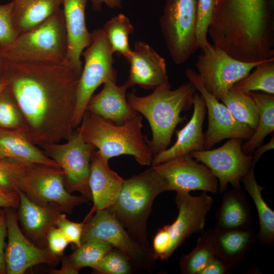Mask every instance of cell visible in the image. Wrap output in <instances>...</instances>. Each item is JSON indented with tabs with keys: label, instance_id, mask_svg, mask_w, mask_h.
I'll return each instance as SVG.
<instances>
[{
	"label": "cell",
	"instance_id": "23",
	"mask_svg": "<svg viewBox=\"0 0 274 274\" xmlns=\"http://www.w3.org/2000/svg\"><path fill=\"white\" fill-rule=\"evenodd\" d=\"M116 83L111 81L104 83L101 91L91 96L86 111L121 125L131 120L139 113L129 106L127 100L126 93L130 88L129 85L126 82L118 86Z\"/></svg>",
	"mask_w": 274,
	"mask_h": 274
},
{
	"label": "cell",
	"instance_id": "46",
	"mask_svg": "<svg viewBox=\"0 0 274 274\" xmlns=\"http://www.w3.org/2000/svg\"><path fill=\"white\" fill-rule=\"evenodd\" d=\"M274 147V138L270 139L269 142L263 146H259L254 151L253 153L252 164L255 166L257 162L259 160L264 153L268 150L273 149Z\"/></svg>",
	"mask_w": 274,
	"mask_h": 274
},
{
	"label": "cell",
	"instance_id": "34",
	"mask_svg": "<svg viewBox=\"0 0 274 274\" xmlns=\"http://www.w3.org/2000/svg\"><path fill=\"white\" fill-rule=\"evenodd\" d=\"M214 255L212 245L207 235L202 231L194 249L181 258L180 263L181 273L200 274Z\"/></svg>",
	"mask_w": 274,
	"mask_h": 274
},
{
	"label": "cell",
	"instance_id": "14",
	"mask_svg": "<svg viewBox=\"0 0 274 274\" xmlns=\"http://www.w3.org/2000/svg\"><path fill=\"white\" fill-rule=\"evenodd\" d=\"M243 140L231 138L218 148L189 153L211 170L219 181L220 192L224 191L228 184L235 189H241L242 178L254 166L252 164L253 156L243 150Z\"/></svg>",
	"mask_w": 274,
	"mask_h": 274
},
{
	"label": "cell",
	"instance_id": "22",
	"mask_svg": "<svg viewBox=\"0 0 274 274\" xmlns=\"http://www.w3.org/2000/svg\"><path fill=\"white\" fill-rule=\"evenodd\" d=\"M108 162L98 151L92 153L89 186L93 206L83 222L96 211L112 206L120 193L124 179L109 167Z\"/></svg>",
	"mask_w": 274,
	"mask_h": 274
},
{
	"label": "cell",
	"instance_id": "18",
	"mask_svg": "<svg viewBox=\"0 0 274 274\" xmlns=\"http://www.w3.org/2000/svg\"><path fill=\"white\" fill-rule=\"evenodd\" d=\"M126 59L130 64L126 82L130 87L138 85L145 89H154L169 83L164 58L147 43L136 42Z\"/></svg>",
	"mask_w": 274,
	"mask_h": 274
},
{
	"label": "cell",
	"instance_id": "12",
	"mask_svg": "<svg viewBox=\"0 0 274 274\" xmlns=\"http://www.w3.org/2000/svg\"><path fill=\"white\" fill-rule=\"evenodd\" d=\"M195 66L206 89L219 100L237 82L248 76L257 65L236 59L209 42L201 49Z\"/></svg>",
	"mask_w": 274,
	"mask_h": 274
},
{
	"label": "cell",
	"instance_id": "6",
	"mask_svg": "<svg viewBox=\"0 0 274 274\" xmlns=\"http://www.w3.org/2000/svg\"><path fill=\"white\" fill-rule=\"evenodd\" d=\"M67 37L62 9L37 27L17 36L1 55L9 61L65 63Z\"/></svg>",
	"mask_w": 274,
	"mask_h": 274
},
{
	"label": "cell",
	"instance_id": "30",
	"mask_svg": "<svg viewBox=\"0 0 274 274\" xmlns=\"http://www.w3.org/2000/svg\"><path fill=\"white\" fill-rule=\"evenodd\" d=\"M220 100L235 119L255 130L258 123L259 113L257 106L249 92H243L232 87Z\"/></svg>",
	"mask_w": 274,
	"mask_h": 274
},
{
	"label": "cell",
	"instance_id": "44",
	"mask_svg": "<svg viewBox=\"0 0 274 274\" xmlns=\"http://www.w3.org/2000/svg\"><path fill=\"white\" fill-rule=\"evenodd\" d=\"M19 202V196L17 192L0 191V208H18Z\"/></svg>",
	"mask_w": 274,
	"mask_h": 274
},
{
	"label": "cell",
	"instance_id": "5",
	"mask_svg": "<svg viewBox=\"0 0 274 274\" xmlns=\"http://www.w3.org/2000/svg\"><path fill=\"white\" fill-rule=\"evenodd\" d=\"M167 191V186L151 166L124 180L115 202L107 209L120 222L132 238L149 248L147 224L155 198Z\"/></svg>",
	"mask_w": 274,
	"mask_h": 274
},
{
	"label": "cell",
	"instance_id": "15",
	"mask_svg": "<svg viewBox=\"0 0 274 274\" xmlns=\"http://www.w3.org/2000/svg\"><path fill=\"white\" fill-rule=\"evenodd\" d=\"M190 82L202 96L208 114V127L204 134V149H210L226 139L248 140L254 132L249 126L238 122L227 108L204 88L197 72L188 68L185 72Z\"/></svg>",
	"mask_w": 274,
	"mask_h": 274
},
{
	"label": "cell",
	"instance_id": "20",
	"mask_svg": "<svg viewBox=\"0 0 274 274\" xmlns=\"http://www.w3.org/2000/svg\"><path fill=\"white\" fill-rule=\"evenodd\" d=\"M17 192L20 200L17 214L23 230L35 244L46 248L48 232L51 227L55 226L58 216L63 212L62 209L55 203H38L22 191L18 190Z\"/></svg>",
	"mask_w": 274,
	"mask_h": 274
},
{
	"label": "cell",
	"instance_id": "13",
	"mask_svg": "<svg viewBox=\"0 0 274 274\" xmlns=\"http://www.w3.org/2000/svg\"><path fill=\"white\" fill-rule=\"evenodd\" d=\"M18 190L38 203L57 204L65 213H71L74 207L90 201L82 195H72L67 190L60 168L43 164H27Z\"/></svg>",
	"mask_w": 274,
	"mask_h": 274
},
{
	"label": "cell",
	"instance_id": "51",
	"mask_svg": "<svg viewBox=\"0 0 274 274\" xmlns=\"http://www.w3.org/2000/svg\"><path fill=\"white\" fill-rule=\"evenodd\" d=\"M0 191H3L2 189L0 188Z\"/></svg>",
	"mask_w": 274,
	"mask_h": 274
},
{
	"label": "cell",
	"instance_id": "24",
	"mask_svg": "<svg viewBox=\"0 0 274 274\" xmlns=\"http://www.w3.org/2000/svg\"><path fill=\"white\" fill-rule=\"evenodd\" d=\"M0 160L60 168L54 160L27 139L20 127L9 129L0 127Z\"/></svg>",
	"mask_w": 274,
	"mask_h": 274
},
{
	"label": "cell",
	"instance_id": "19",
	"mask_svg": "<svg viewBox=\"0 0 274 274\" xmlns=\"http://www.w3.org/2000/svg\"><path fill=\"white\" fill-rule=\"evenodd\" d=\"M87 1L62 0V2L67 44L65 63L79 75L83 68L82 53L92 41V35L85 21Z\"/></svg>",
	"mask_w": 274,
	"mask_h": 274
},
{
	"label": "cell",
	"instance_id": "49",
	"mask_svg": "<svg viewBox=\"0 0 274 274\" xmlns=\"http://www.w3.org/2000/svg\"><path fill=\"white\" fill-rule=\"evenodd\" d=\"M7 63V60L3 57L0 52V80L3 78Z\"/></svg>",
	"mask_w": 274,
	"mask_h": 274
},
{
	"label": "cell",
	"instance_id": "38",
	"mask_svg": "<svg viewBox=\"0 0 274 274\" xmlns=\"http://www.w3.org/2000/svg\"><path fill=\"white\" fill-rule=\"evenodd\" d=\"M13 96L6 88L0 94V127L15 129L20 127V118L12 101Z\"/></svg>",
	"mask_w": 274,
	"mask_h": 274
},
{
	"label": "cell",
	"instance_id": "16",
	"mask_svg": "<svg viewBox=\"0 0 274 274\" xmlns=\"http://www.w3.org/2000/svg\"><path fill=\"white\" fill-rule=\"evenodd\" d=\"M152 166L165 180L167 191L189 193L201 190L215 193L218 190V181L211 170L196 162L189 154Z\"/></svg>",
	"mask_w": 274,
	"mask_h": 274
},
{
	"label": "cell",
	"instance_id": "50",
	"mask_svg": "<svg viewBox=\"0 0 274 274\" xmlns=\"http://www.w3.org/2000/svg\"><path fill=\"white\" fill-rule=\"evenodd\" d=\"M6 84L5 81L3 79L0 80V94L6 88Z\"/></svg>",
	"mask_w": 274,
	"mask_h": 274
},
{
	"label": "cell",
	"instance_id": "35",
	"mask_svg": "<svg viewBox=\"0 0 274 274\" xmlns=\"http://www.w3.org/2000/svg\"><path fill=\"white\" fill-rule=\"evenodd\" d=\"M93 269L100 274H130L133 270L129 259L114 248H112Z\"/></svg>",
	"mask_w": 274,
	"mask_h": 274
},
{
	"label": "cell",
	"instance_id": "40",
	"mask_svg": "<svg viewBox=\"0 0 274 274\" xmlns=\"http://www.w3.org/2000/svg\"><path fill=\"white\" fill-rule=\"evenodd\" d=\"M84 223V222L78 223L69 220L65 213L62 212L58 216L55 226L61 231L70 243L79 247L81 245Z\"/></svg>",
	"mask_w": 274,
	"mask_h": 274
},
{
	"label": "cell",
	"instance_id": "31",
	"mask_svg": "<svg viewBox=\"0 0 274 274\" xmlns=\"http://www.w3.org/2000/svg\"><path fill=\"white\" fill-rule=\"evenodd\" d=\"M102 29L114 53L126 58L132 50L129 45L128 37L134 30L129 19L120 13L108 20Z\"/></svg>",
	"mask_w": 274,
	"mask_h": 274
},
{
	"label": "cell",
	"instance_id": "26",
	"mask_svg": "<svg viewBox=\"0 0 274 274\" xmlns=\"http://www.w3.org/2000/svg\"><path fill=\"white\" fill-rule=\"evenodd\" d=\"M216 219L217 230L252 228L250 206L241 189L234 188L224 193Z\"/></svg>",
	"mask_w": 274,
	"mask_h": 274
},
{
	"label": "cell",
	"instance_id": "41",
	"mask_svg": "<svg viewBox=\"0 0 274 274\" xmlns=\"http://www.w3.org/2000/svg\"><path fill=\"white\" fill-rule=\"evenodd\" d=\"M46 240L47 249L51 254L58 258L63 254L70 244L61 231L56 226L50 228Z\"/></svg>",
	"mask_w": 274,
	"mask_h": 274
},
{
	"label": "cell",
	"instance_id": "3",
	"mask_svg": "<svg viewBox=\"0 0 274 274\" xmlns=\"http://www.w3.org/2000/svg\"><path fill=\"white\" fill-rule=\"evenodd\" d=\"M153 90L144 96L133 92L127 94L126 98L129 106L145 116L150 124L152 136L147 142L154 156L167 149L176 126L185 118L181 116V112L193 105L197 90L189 82L175 90L171 89L170 83Z\"/></svg>",
	"mask_w": 274,
	"mask_h": 274
},
{
	"label": "cell",
	"instance_id": "17",
	"mask_svg": "<svg viewBox=\"0 0 274 274\" xmlns=\"http://www.w3.org/2000/svg\"><path fill=\"white\" fill-rule=\"evenodd\" d=\"M4 209L8 237L5 251L7 274H23L33 266L55 263L58 257L47 248L37 245L23 234L14 209Z\"/></svg>",
	"mask_w": 274,
	"mask_h": 274
},
{
	"label": "cell",
	"instance_id": "27",
	"mask_svg": "<svg viewBox=\"0 0 274 274\" xmlns=\"http://www.w3.org/2000/svg\"><path fill=\"white\" fill-rule=\"evenodd\" d=\"M254 167L250 168L241 182L252 198L257 211L260 226L258 239L262 244H270L274 241V211L262 197L261 192L264 187L257 182Z\"/></svg>",
	"mask_w": 274,
	"mask_h": 274
},
{
	"label": "cell",
	"instance_id": "42",
	"mask_svg": "<svg viewBox=\"0 0 274 274\" xmlns=\"http://www.w3.org/2000/svg\"><path fill=\"white\" fill-rule=\"evenodd\" d=\"M7 227L4 208L0 212V274H7L5 251Z\"/></svg>",
	"mask_w": 274,
	"mask_h": 274
},
{
	"label": "cell",
	"instance_id": "8",
	"mask_svg": "<svg viewBox=\"0 0 274 274\" xmlns=\"http://www.w3.org/2000/svg\"><path fill=\"white\" fill-rule=\"evenodd\" d=\"M91 35L90 45L82 53L85 63L77 87L73 119L74 129L81 123L87 105L97 87L107 81H117L114 52L102 28L94 30Z\"/></svg>",
	"mask_w": 274,
	"mask_h": 274
},
{
	"label": "cell",
	"instance_id": "4",
	"mask_svg": "<svg viewBox=\"0 0 274 274\" xmlns=\"http://www.w3.org/2000/svg\"><path fill=\"white\" fill-rule=\"evenodd\" d=\"M143 117L138 114L118 125L88 111L83 116L79 129L87 143L98 149L109 160L121 155L133 156L141 165H151L153 154L142 134Z\"/></svg>",
	"mask_w": 274,
	"mask_h": 274
},
{
	"label": "cell",
	"instance_id": "28",
	"mask_svg": "<svg viewBox=\"0 0 274 274\" xmlns=\"http://www.w3.org/2000/svg\"><path fill=\"white\" fill-rule=\"evenodd\" d=\"M62 2V0H31L13 14V24L18 36L44 23L60 8Z\"/></svg>",
	"mask_w": 274,
	"mask_h": 274
},
{
	"label": "cell",
	"instance_id": "33",
	"mask_svg": "<svg viewBox=\"0 0 274 274\" xmlns=\"http://www.w3.org/2000/svg\"><path fill=\"white\" fill-rule=\"evenodd\" d=\"M112 248L105 242L88 241L82 243L72 254L65 258L78 271L86 267L93 269Z\"/></svg>",
	"mask_w": 274,
	"mask_h": 274
},
{
	"label": "cell",
	"instance_id": "45",
	"mask_svg": "<svg viewBox=\"0 0 274 274\" xmlns=\"http://www.w3.org/2000/svg\"><path fill=\"white\" fill-rule=\"evenodd\" d=\"M93 10L99 12L102 10V4L112 9H120L122 7V0H91Z\"/></svg>",
	"mask_w": 274,
	"mask_h": 274
},
{
	"label": "cell",
	"instance_id": "25",
	"mask_svg": "<svg viewBox=\"0 0 274 274\" xmlns=\"http://www.w3.org/2000/svg\"><path fill=\"white\" fill-rule=\"evenodd\" d=\"M209 239L215 255L231 267L242 261L256 235L252 228L203 231Z\"/></svg>",
	"mask_w": 274,
	"mask_h": 274
},
{
	"label": "cell",
	"instance_id": "32",
	"mask_svg": "<svg viewBox=\"0 0 274 274\" xmlns=\"http://www.w3.org/2000/svg\"><path fill=\"white\" fill-rule=\"evenodd\" d=\"M251 74L236 83V89L250 92L261 91L274 94V57L258 64Z\"/></svg>",
	"mask_w": 274,
	"mask_h": 274
},
{
	"label": "cell",
	"instance_id": "37",
	"mask_svg": "<svg viewBox=\"0 0 274 274\" xmlns=\"http://www.w3.org/2000/svg\"><path fill=\"white\" fill-rule=\"evenodd\" d=\"M216 0H197L196 37L199 48L209 42L208 30Z\"/></svg>",
	"mask_w": 274,
	"mask_h": 274
},
{
	"label": "cell",
	"instance_id": "2",
	"mask_svg": "<svg viewBox=\"0 0 274 274\" xmlns=\"http://www.w3.org/2000/svg\"><path fill=\"white\" fill-rule=\"evenodd\" d=\"M208 35L238 60L273 57L274 0H216Z\"/></svg>",
	"mask_w": 274,
	"mask_h": 274
},
{
	"label": "cell",
	"instance_id": "52",
	"mask_svg": "<svg viewBox=\"0 0 274 274\" xmlns=\"http://www.w3.org/2000/svg\"><path fill=\"white\" fill-rule=\"evenodd\" d=\"M2 208H0V212H1V210H2Z\"/></svg>",
	"mask_w": 274,
	"mask_h": 274
},
{
	"label": "cell",
	"instance_id": "36",
	"mask_svg": "<svg viewBox=\"0 0 274 274\" xmlns=\"http://www.w3.org/2000/svg\"><path fill=\"white\" fill-rule=\"evenodd\" d=\"M28 163L0 160V188L6 192H17Z\"/></svg>",
	"mask_w": 274,
	"mask_h": 274
},
{
	"label": "cell",
	"instance_id": "9",
	"mask_svg": "<svg viewBox=\"0 0 274 274\" xmlns=\"http://www.w3.org/2000/svg\"><path fill=\"white\" fill-rule=\"evenodd\" d=\"M172 60L184 64L199 49L196 37L197 0H166L159 19Z\"/></svg>",
	"mask_w": 274,
	"mask_h": 274
},
{
	"label": "cell",
	"instance_id": "21",
	"mask_svg": "<svg viewBox=\"0 0 274 274\" xmlns=\"http://www.w3.org/2000/svg\"><path fill=\"white\" fill-rule=\"evenodd\" d=\"M193 105L194 110L191 118L183 128L176 131L175 143L169 148L154 155L152 166L193 151L205 150L202 127L207 110L204 100L198 91L194 94Z\"/></svg>",
	"mask_w": 274,
	"mask_h": 274
},
{
	"label": "cell",
	"instance_id": "39",
	"mask_svg": "<svg viewBox=\"0 0 274 274\" xmlns=\"http://www.w3.org/2000/svg\"><path fill=\"white\" fill-rule=\"evenodd\" d=\"M12 2L0 5V51L11 44L17 37L12 21Z\"/></svg>",
	"mask_w": 274,
	"mask_h": 274
},
{
	"label": "cell",
	"instance_id": "10",
	"mask_svg": "<svg viewBox=\"0 0 274 274\" xmlns=\"http://www.w3.org/2000/svg\"><path fill=\"white\" fill-rule=\"evenodd\" d=\"M84 222L81 244L92 240L105 242L122 252L133 270L150 271L157 259L150 248L136 242L107 209L96 211Z\"/></svg>",
	"mask_w": 274,
	"mask_h": 274
},
{
	"label": "cell",
	"instance_id": "47",
	"mask_svg": "<svg viewBox=\"0 0 274 274\" xmlns=\"http://www.w3.org/2000/svg\"><path fill=\"white\" fill-rule=\"evenodd\" d=\"M50 273L52 274H77L79 271L68 262L65 257L62 260L60 268L52 269L50 271Z\"/></svg>",
	"mask_w": 274,
	"mask_h": 274
},
{
	"label": "cell",
	"instance_id": "7",
	"mask_svg": "<svg viewBox=\"0 0 274 274\" xmlns=\"http://www.w3.org/2000/svg\"><path fill=\"white\" fill-rule=\"evenodd\" d=\"M175 201L179 211L176 219L159 229L153 238L151 249L157 259L167 261L187 238L202 231L213 203L205 191L198 196L177 193Z\"/></svg>",
	"mask_w": 274,
	"mask_h": 274
},
{
	"label": "cell",
	"instance_id": "48",
	"mask_svg": "<svg viewBox=\"0 0 274 274\" xmlns=\"http://www.w3.org/2000/svg\"><path fill=\"white\" fill-rule=\"evenodd\" d=\"M31 0H12L13 4V14L18 12L22 9Z\"/></svg>",
	"mask_w": 274,
	"mask_h": 274
},
{
	"label": "cell",
	"instance_id": "29",
	"mask_svg": "<svg viewBox=\"0 0 274 274\" xmlns=\"http://www.w3.org/2000/svg\"><path fill=\"white\" fill-rule=\"evenodd\" d=\"M254 100L259 113L258 125L252 136L242 147L248 155L261 144L265 138L274 130V95L268 93L249 92Z\"/></svg>",
	"mask_w": 274,
	"mask_h": 274
},
{
	"label": "cell",
	"instance_id": "11",
	"mask_svg": "<svg viewBox=\"0 0 274 274\" xmlns=\"http://www.w3.org/2000/svg\"><path fill=\"white\" fill-rule=\"evenodd\" d=\"M67 140L62 144L45 143L41 146L44 153L63 170L67 190L70 192H78L92 201L89 180L95 147L85 141L79 129Z\"/></svg>",
	"mask_w": 274,
	"mask_h": 274
},
{
	"label": "cell",
	"instance_id": "43",
	"mask_svg": "<svg viewBox=\"0 0 274 274\" xmlns=\"http://www.w3.org/2000/svg\"><path fill=\"white\" fill-rule=\"evenodd\" d=\"M232 267L215 255L208 262L200 274H226Z\"/></svg>",
	"mask_w": 274,
	"mask_h": 274
},
{
	"label": "cell",
	"instance_id": "1",
	"mask_svg": "<svg viewBox=\"0 0 274 274\" xmlns=\"http://www.w3.org/2000/svg\"><path fill=\"white\" fill-rule=\"evenodd\" d=\"M80 75L65 63L9 61L2 78L33 144L57 143L74 133L73 119Z\"/></svg>",
	"mask_w": 274,
	"mask_h": 274
}]
</instances>
